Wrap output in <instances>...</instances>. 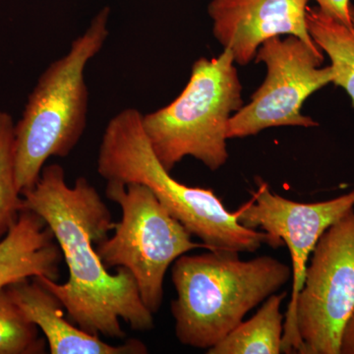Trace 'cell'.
Returning <instances> with one entry per match:
<instances>
[{
    "mask_svg": "<svg viewBox=\"0 0 354 354\" xmlns=\"http://www.w3.org/2000/svg\"><path fill=\"white\" fill-rule=\"evenodd\" d=\"M24 209L44 218L55 234L68 268L64 283L37 277L57 295L71 320L97 337L124 339V321L135 330L153 328V314L140 297L131 272L118 268L111 274L97 253L115 223L99 192L85 177L69 186L62 165H44L34 187L21 192Z\"/></svg>",
    "mask_w": 354,
    "mask_h": 354,
    "instance_id": "1",
    "label": "cell"
},
{
    "mask_svg": "<svg viewBox=\"0 0 354 354\" xmlns=\"http://www.w3.org/2000/svg\"><path fill=\"white\" fill-rule=\"evenodd\" d=\"M97 171L106 181L145 185L209 250L256 252L263 245L283 246L274 235L241 225L236 212L230 213L213 189L177 181L153 153L138 109H123L109 121L100 145Z\"/></svg>",
    "mask_w": 354,
    "mask_h": 354,
    "instance_id": "2",
    "label": "cell"
},
{
    "mask_svg": "<svg viewBox=\"0 0 354 354\" xmlns=\"http://www.w3.org/2000/svg\"><path fill=\"white\" fill-rule=\"evenodd\" d=\"M292 277L290 266L263 255L243 261L234 250L184 255L172 264L177 297L171 311L176 335L183 346H216Z\"/></svg>",
    "mask_w": 354,
    "mask_h": 354,
    "instance_id": "3",
    "label": "cell"
},
{
    "mask_svg": "<svg viewBox=\"0 0 354 354\" xmlns=\"http://www.w3.org/2000/svg\"><path fill=\"white\" fill-rule=\"evenodd\" d=\"M109 6L95 14L68 53L44 70L29 95L14 127L20 193L34 187L48 158L67 157L82 138L88 106L85 70L109 38Z\"/></svg>",
    "mask_w": 354,
    "mask_h": 354,
    "instance_id": "4",
    "label": "cell"
},
{
    "mask_svg": "<svg viewBox=\"0 0 354 354\" xmlns=\"http://www.w3.org/2000/svg\"><path fill=\"white\" fill-rule=\"evenodd\" d=\"M235 64L228 50L216 57L199 58L178 97L143 114L147 137L167 171L186 157L196 158L212 171L227 162L228 122L243 106Z\"/></svg>",
    "mask_w": 354,
    "mask_h": 354,
    "instance_id": "5",
    "label": "cell"
},
{
    "mask_svg": "<svg viewBox=\"0 0 354 354\" xmlns=\"http://www.w3.org/2000/svg\"><path fill=\"white\" fill-rule=\"evenodd\" d=\"M106 196L120 207L122 216L113 234L97 244V255L106 269L123 267L131 272L142 301L158 313L169 267L184 254L208 247L193 241L187 228L145 185L106 181Z\"/></svg>",
    "mask_w": 354,
    "mask_h": 354,
    "instance_id": "6",
    "label": "cell"
},
{
    "mask_svg": "<svg viewBox=\"0 0 354 354\" xmlns=\"http://www.w3.org/2000/svg\"><path fill=\"white\" fill-rule=\"evenodd\" d=\"M255 59L267 69L264 82L230 118L227 138L255 136L272 127H318L302 113V106L310 95L333 83L330 65L322 67L320 48L297 37H276L260 46Z\"/></svg>",
    "mask_w": 354,
    "mask_h": 354,
    "instance_id": "7",
    "label": "cell"
},
{
    "mask_svg": "<svg viewBox=\"0 0 354 354\" xmlns=\"http://www.w3.org/2000/svg\"><path fill=\"white\" fill-rule=\"evenodd\" d=\"M311 256L297 302L304 354H341L354 313V208L324 232Z\"/></svg>",
    "mask_w": 354,
    "mask_h": 354,
    "instance_id": "8",
    "label": "cell"
},
{
    "mask_svg": "<svg viewBox=\"0 0 354 354\" xmlns=\"http://www.w3.org/2000/svg\"><path fill=\"white\" fill-rule=\"evenodd\" d=\"M354 208V188L346 194L316 203H300L272 193L260 180L252 199L237 209L244 227L274 235L288 247L291 258L292 290L285 314L281 353L304 354L297 325V302L304 286L308 260L324 232Z\"/></svg>",
    "mask_w": 354,
    "mask_h": 354,
    "instance_id": "9",
    "label": "cell"
},
{
    "mask_svg": "<svg viewBox=\"0 0 354 354\" xmlns=\"http://www.w3.org/2000/svg\"><path fill=\"white\" fill-rule=\"evenodd\" d=\"M309 0H212L208 7L213 34L235 64L247 65L266 41L297 37L316 46L307 28Z\"/></svg>",
    "mask_w": 354,
    "mask_h": 354,
    "instance_id": "10",
    "label": "cell"
},
{
    "mask_svg": "<svg viewBox=\"0 0 354 354\" xmlns=\"http://www.w3.org/2000/svg\"><path fill=\"white\" fill-rule=\"evenodd\" d=\"M6 288L25 316L43 333L51 354L148 353L139 339L113 346L70 324L64 318V305L37 277L16 281Z\"/></svg>",
    "mask_w": 354,
    "mask_h": 354,
    "instance_id": "11",
    "label": "cell"
},
{
    "mask_svg": "<svg viewBox=\"0 0 354 354\" xmlns=\"http://www.w3.org/2000/svg\"><path fill=\"white\" fill-rule=\"evenodd\" d=\"M62 261V249L44 218L23 209L0 241V290L35 277L57 281Z\"/></svg>",
    "mask_w": 354,
    "mask_h": 354,
    "instance_id": "12",
    "label": "cell"
},
{
    "mask_svg": "<svg viewBox=\"0 0 354 354\" xmlns=\"http://www.w3.org/2000/svg\"><path fill=\"white\" fill-rule=\"evenodd\" d=\"M286 292L274 293L252 318L242 321L208 354H279L283 346L285 314L281 311Z\"/></svg>",
    "mask_w": 354,
    "mask_h": 354,
    "instance_id": "13",
    "label": "cell"
},
{
    "mask_svg": "<svg viewBox=\"0 0 354 354\" xmlns=\"http://www.w3.org/2000/svg\"><path fill=\"white\" fill-rule=\"evenodd\" d=\"M307 28L316 46L330 58L333 83L348 93L354 109V6L344 23L318 7L307 9Z\"/></svg>",
    "mask_w": 354,
    "mask_h": 354,
    "instance_id": "14",
    "label": "cell"
},
{
    "mask_svg": "<svg viewBox=\"0 0 354 354\" xmlns=\"http://www.w3.org/2000/svg\"><path fill=\"white\" fill-rule=\"evenodd\" d=\"M14 127L12 116L0 111V241L24 209L16 183Z\"/></svg>",
    "mask_w": 354,
    "mask_h": 354,
    "instance_id": "15",
    "label": "cell"
},
{
    "mask_svg": "<svg viewBox=\"0 0 354 354\" xmlns=\"http://www.w3.org/2000/svg\"><path fill=\"white\" fill-rule=\"evenodd\" d=\"M46 341L14 301L6 288L0 290V354L46 353Z\"/></svg>",
    "mask_w": 354,
    "mask_h": 354,
    "instance_id": "16",
    "label": "cell"
},
{
    "mask_svg": "<svg viewBox=\"0 0 354 354\" xmlns=\"http://www.w3.org/2000/svg\"><path fill=\"white\" fill-rule=\"evenodd\" d=\"M320 10L344 23L351 22V0H314Z\"/></svg>",
    "mask_w": 354,
    "mask_h": 354,
    "instance_id": "17",
    "label": "cell"
},
{
    "mask_svg": "<svg viewBox=\"0 0 354 354\" xmlns=\"http://www.w3.org/2000/svg\"><path fill=\"white\" fill-rule=\"evenodd\" d=\"M341 354H354V313L342 335Z\"/></svg>",
    "mask_w": 354,
    "mask_h": 354,
    "instance_id": "18",
    "label": "cell"
}]
</instances>
